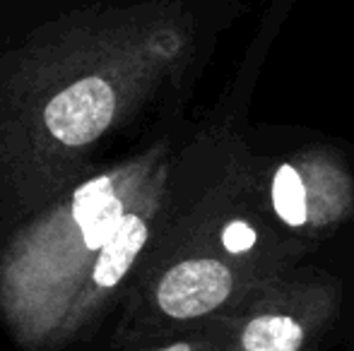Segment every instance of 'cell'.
Instances as JSON below:
<instances>
[{
  "label": "cell",
  "mask_w": 354,
  "mask_h": 351,
  "mask_svg": "<svg viewBox=\"0 0 354 351\" xmlns=\"http://www.w3.org/2000/svg\"><path fill=\"white\" fill-rule=\"evenodd\" d=\"M217 342H219V332H214V337H207L203 344L178 342V344H171V347H164V349H157V351H207V349H212Z\"/></svg>",
  "instance_id": "obj_6"
},
{
  "label": "cell",
  "mask_w": 354,
  "mask_h": 351,
  "mask_svg": "<svg viewBox=\"0 0 354 351\" xmlns=\"http://www.w3.org/2000/svg\"><path fill=\"white\" fill-rule=\"evenodd\" d=\"M261 281L224 258L203 250L178 260L157 284V305L167 318H224L243 303Z\"/></svg>",
  "instance_id": "obj_3"
},
{
  "label": "cell",
  "mask_w": 354,
  "mask_h": 351,
  "mask_svg": "<svg viewBox=\"0 0 354 351\" xmlns=\"http://www.w3.org/2000/svg\"><path fill=\"white\" fill-rule=\"evenodd\" d=\"M256 181L277 224L304 245L330 236L354 212V178L330 152L289 154Z\"/></svg>",
  "instance_id": "obj_2"
},
{
  "label": "cell",
  "mask_w": 354,
  "mask_h": 351,
  "mask_svg": "<svg viewBox=\"0 0 354 351\" xmlns=\"http://www.w3.org/2000/svg\"><path fill=\"white\" fill-rule=\"evenodd\" d=\"M116 111L113 89L99 77H87L48 101L44 121L63 145H87L109 128Z\"/></svg>",
  "instance_id": "obj_4"
},
{
  "label": "cell",
  "mask_w": 354,
  "mask_h": 351,
  "mask_svg": "<svg viewBox=\"0 0 354 351\" xmlns=\"http://www.w3.org/2000/svg\"><path fill=\"white\" fill-rule=\"evenodd\" d=\"M147 219L138 212H128L111 241L102 248V255L94 265V284L102 289H113L136 263L142 245L147 243Z\"/></svg>",
  "instance_id": "obj_5"
},
{
  "label": "cell",
  "mask_w": 354,
  "mask_h": 351,
  "mask_svg": "<svg viewBox=\"0 0 354 351\" xmlns=\"http://www.w3.org/2000/svg\"><path fill=\"white\" fill-rule=\"evenodd\" d=\"M340 286L321 270L284 272L217 320L229 351H306L335 323Z\"/></svg>",
  "instance_id": "obj_1"
}]
</instances>
